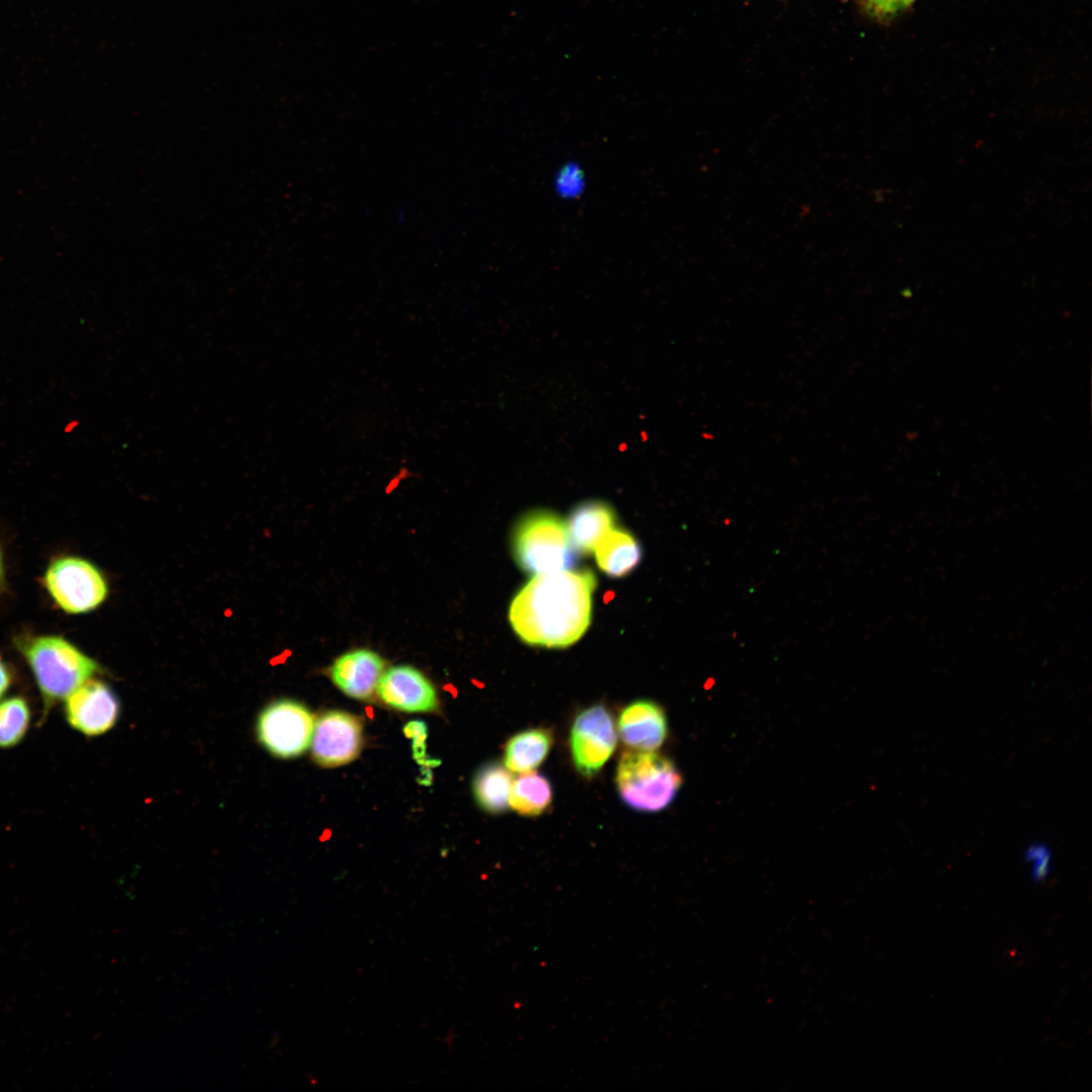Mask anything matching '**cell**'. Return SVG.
I'll use <instances>...</instances> for the list:
<instances>
[{"mask_svg":"<svg viewBox=\"0 0 1092 1092\" xmlns=\"http://www.w3.org/2000/svg\"><path fill=\"white\" fill-rule=\"evenodd\" d=\"M15 645L33 675L42 702L41 722L54 706L91 678L98 663L58 635H21Z\"/></svg>","mask_w":1092,"mask_h":1092,"instance_id":"obj_2","label":"cell"},{"mask_svg":"<svg viewBox=\"0 0 1092 1092\" xmlns=\"http://www.w3.org/2000/svg\"><path fill=\"white\" fill-rule=\"evenodd\" d=\"M30 723L31 709L25 698L13 696L0 700V749L21 743Z\"/></svg>","mask_w":1092,"mask_h":1092,"instance_id":"obj_18","label":"cell"},{"mask_svg":"<svg viewBox=\"0 0 1092 1092\" xmlns=\"http://www.w3.org/2000/svg\"><path fill=\"white\" fill-rule=\"evenodd\" d=\"M313 725V717L304 706L282 700L262 711L257 731L269 752L289 758L301 754L310 745Z\"/></svg>","mask_w":1092,"mask_h":1092,"instance_id":"obj_7","label":"cell"},{"mask_svg":"<svg viewBox=\"0 0 1092 1092\" xmlns=\"http://www.w3.org/2000/svg\"><path fill=\"white\" fill-rule=\"evenodd\" d=\"M513 552L518 564L535 575L571 569L576 558L566 524L549 511L532 512L519 522Z\"/></svg>","mask_w":1092,"mask_h":1092,"instance_id":"obj_4","label":"cell"},{"mask_svg":"<svg viewBox=\"0 0 1092 1092\" xmlns=\"http://www.w3.org/2000/svg\"><path fill=\"white\" fill-rule=\"evenodd\" d=\"M3 577H4V564H3V555H2V551H1V547H0V586H1L2 582H3Z\"/></svg>","mask_w":1092,"mask_h":1092,"instance_id":"obj_22","label":"cell"},{"mask_svg":"<svg viewBox=\"0 0 1092 1092\" xmlns=\"http://www.w3.org/2000/svg\"><path fill=\"white\" fill-rule=\"evenodd\" d=\"M615 781L622 801L645 813L667 808L682 784L680 772L669 758L653 750L635 749L621 755Z\"/></svg>","mask_w":1092,"mask_h":1092,"instance_id":"obj_3","label":"cell"},{"mask_svg":"<svg viewBox=\"0 0 1092 1092\" xmlns=\"http://www.w3.org/2000/svg\"><path fill=\"white\" fill-rule=\"evenodd\" d=\"M593 552L599 567L613 577L628 574L641 559V548L637 540L621 529H610Z\"/></svg>","mask_w":1092,"mask_h":1092,"instance_id":"obj_14","label":"cell"},{"mask_svg":"<svg viewBox=\"0 0 1092 1092\" xmlns=\"http://www.w3.org/2000/svg\"><path fill=\"white\" fill-rule=\"evenodd\" d=\"M384 667V660L376 652L356 649L339 656L330 674L333 682L346 695L366 700L376 692Z\"/></svg>","mask_w":1092,"mask_h":1092,"instance_id":"obj_12","label":"cell"},{"mask_svg":"<svg viewBox=\"0 0 1092 1092\" xmlns=\"http://www.w3.org/2000/svg\"><path fill=\"white\" fill-rule=\"evenodd\" d=\"M553 735L546 728H531L518 732L505 747V766L515 772L536 769L548 756Z\"/></svg>","mask_w":1092,"mask_h":1092,"instance_id":"obj_15","label":"cell"},{"mask_svg":"<svg viewBox=\"0 0 1092 1092\" xmlns=\"http://www.w3.org/2000/svg\"><path fill=\"white\" fill-rule=\"evenodd\" d=\"M13 676L7 663L0 657V700L9 691L12 685Z\"/></svg>","mask_w":1092,"mask_h":1092,"instance_id":"obj_21","label":"cell"},{"mask_svg":"<svg viewBox=\"0 0 1092 1092\" xmlns=\"http://www.w3.org/2000/svg\"><path fill=\"white\" fill-rule=\"evenodd\" d=\"M1025 857L1027 861L1033 863V879L1036 882L1044 880L1049 874L1051 863V853L1049 848L1044 844H1033L1026 850Z\"/></svg>","mask_w":1092,"mask_h":1092,"instance_id":"obj_20","label":"cell"},{"mask_svg":"<svg viewBox=\"0 0 1092 1092\" xmlns=\"http://www.w3.org/2000/svg\"><path fill=\"white\" fill-rule=\"evenodd\" d=\"M915 0H863L867 13L878 20H889L908 8Z\"/></svg>","mask_w":1092,"mask_h":1092,"instance_id":"obj_19","label":"cell"},{"mask_svg":"<svg viewBox=\"0 0 1092 1092\" xmlns=\"http://www.w3.org/2000/svg\"><path fill=\"white\" fill-rule=\"evenodd\" d=\"M376 693L382 702L399 711L432 712L438 707L434 686L410 665H397L385 670Z\"/></svg>","mask_w":1092,"mask_h":1092,"instance_id":"obj_10","label":"cell"},{"mask_svg":"<svg viewBox=\"0 0 1092 1092\" xmlns=\"http://www.w3.org/2000/svg\"><path fill=\"white\" fill-rule=\"evenodd\" d=\"M553 798L549 780L534 770L521 772L513 780L509 806L519 815L535 817L543 814Z\"/></svg>","mask_w":1092,"mask_h":1092,"instance_id":"obj_16","label":"cell"},{"mask_svg":"<svg viewBox=\"0 0 1092 1092\" xmlns=\"http://www.w3.org/2000/svg\"><path fill=\"white\" fill-rule=\"evenodd\" d=\"M617 732L625 745L635 750H654L665 741L667 718L657 703L641 699L623 708Z\"/></svg>","mask_w":1092,"mask_h":1092,"instance_id":"obj_11","label":"cell"},{"mask_svg":"<svg viewBox=\"0 0 1092 1092\" xmlns=\"http://www.w3.org/2000/svg\"><path fill=\"white\" fill-rule=\"evenodd\" d=\"M63 710L72 729L93 737L114 726L119 715V702L109 686L89 678L64 700Z\"/></svg>","mask_w":1092,"mask_h":1092,"instance_id":"obj_8","label":"cell"},{"mask_svg":"<svg viewBox=\"0 0 1092 1092\" xmlns=\"http://www.w3.org/2000/svg\"><path fill=\"white\" fill-rule=\"evenodd\" d=\"M614 521L615 513L606 503L593 500L578 505L565 523L574 551L593 552L601 538L613 528Z\"/></svg>","mask_w":1092,"mask_h":1092,"instance_id":"obj_13","label":"cell"},{"mask_svg":"<svg viewBox=\"0 0 1092 1092\" xmlns=\"http://www.w3.org/2000/svg\"><path fill=\"white\" fill-rule=\"evenodd\" d=\"M512 783V775L506 766L496 762L485 765L474 781V794L478 804L490 813L506 811Z\"/></svg>","mask_w":1092,"mask_h":1092,"instance_id":"obj_17","label":"cell"},{"mask_svg":"<svg viewBox=\"0 0 1092 1092\" xmlns=\"http://www.w3.org/2000/svg\"><path fill=\"white\" fill-rule=\"evenodd\" d=\"M310 745L314 759L324 766L348 763L362 745L361 722L345 712H328L314 723Z\"/></svg>","mask_w":1092,"mask_h":1092,"instance_id":"obj_9","label":"cell"},{"mask_svg":"<svg viewBox=\"0 0 1092 1092\" xmlns=\"http://www.w3.org/2000/svg\"><path fill=\"white\" fill-rule=\"evenodd\" d=\"M596 585L588 569L535 575L512 601L510 623L527 644L567 647L589 626Z\"/></svg>","mask_w":1092,"mask_h":1092,"instance_id":"obj_1","label":"cell"},{"mask_svg":"<svg viewBox=\"0 0 1092 1092\" xmlns=\"http://www.w3.org/2000/svg\"><path fill=\"white\" fill-rule=\"evenodd\" d=\"M44 586L55 604L68 614H85L98 608L108 594L107 582L90 561L62 556L51 562Z\"/></svg>","mask_w":1092,"mask_h":1092,"instance_id":"obj_5","label":"cell"},{"mask_svg":"<svg viewBox=\"0 0 1092 1092\" xmlns=\"http://www.w3.org/2000/svg\"><path fill=\"white\" fill-rule=\"evenodd\" d=\"M618 739L611 712L597 704L579 712L570 729L569 746L579 774L596 776L612 756Z\"/></svg>","mask_w":1092,"mask_h":1092,"instance_id":"obj_6","label":"cell"}]
</instances>
